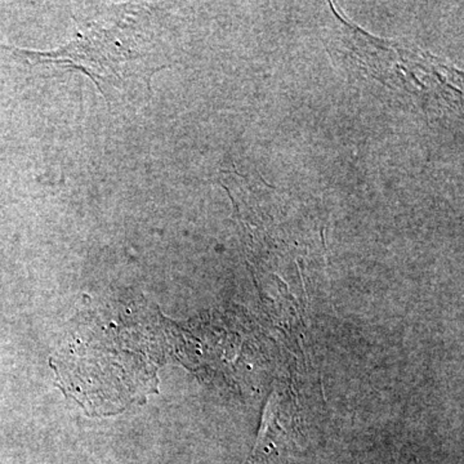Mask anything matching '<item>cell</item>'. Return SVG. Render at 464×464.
<instances>
[{
  "label": "cell",
  "instance_id": "6da1fadb",
  "mask_svg": "<svg viewBox=\"0 0 464 464\" xmlns=\"http://www.w3.org/2000/svg\"><path fill=\"white\" fill-rule=\"evenodd\" d=\"M139 36L125 27L102 29L90 25L83 34L56 52H21L33 63L75 66L93 79L105 97L112 99L134 87L136 78L149 87L151 72Z\"/></svg>",
  "mask_w": 464,
  "mask_h": 464
}]
</instances>
